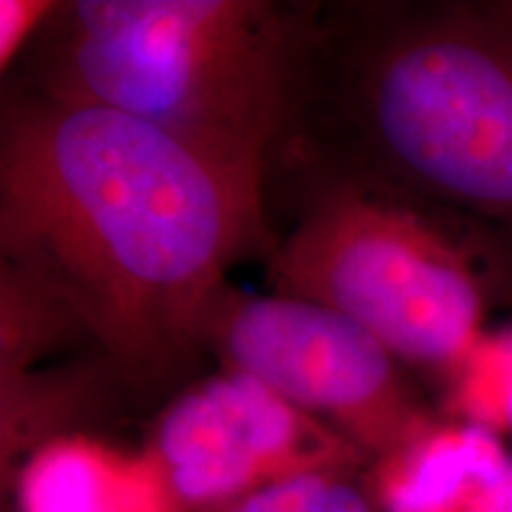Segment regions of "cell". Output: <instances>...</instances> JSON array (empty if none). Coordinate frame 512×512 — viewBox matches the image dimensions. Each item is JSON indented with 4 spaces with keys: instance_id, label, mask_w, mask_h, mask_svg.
Returning <instances> with one entry per match:
<instances>
[{
    "instance_id": "cell-7",
    "label": "cell",
    "mask_w": 512,
    "mask_h": 512,
    "mask_svg": "<svg viewBox=\"0 0 512 512\" xmlns=\"http://www.w3.org/2000/svg\"><path fill=\"white\" fill-rule=\"evenodd\" d=\"M498 434L470 422H434L375 460L370 496L380 512H479L508 472Z\"/></svg>"
},
{
    "instance_id": "cell-5",
    "label": "cell",
    "mask_w": 512,
    "mask_h": 512,
    "mask_svg": "<svg viewBox=\"0 0 512 512\" xmlns=\"http://www.w3.org/2000/svg\"><path fill=\"white\" fill-rule=\"evenodd\" d=\"M207 351L344 434L366 458H387L437 422L399 358L323 304L228 287L211 313Z\"/></svg>"
},
{
    "instance_id": "cell-2",
    "label": "cell",
    "mask_w": 512,
    "mask_h": 512,
    "mask_svg": "<svg viewBox=\"0 0 512 512\" xmlns=\"http://www.w3.org/2000/svg\"><path fill=\"white\" fill-rule=\"evenodd\" d=\"M273 157L512 230V22L496 3H316Z\"/></svg>"
},
{
    "instance_id": "cell-10",
    "label": "cell",
    "mask_w": 512,
    "mask_h": 512,
    "mask_svg": "<svg viewBox=\"0 0 512 512\" xmlns=\"http://www.w3.org/2000/svg\"><path fill=\"white\" fill-rule=\"evenodd\" d=\"M354 470H318L275 482L214 512H380Z\"/></svg>"
},
{
    "instance_id": "cell-4",
    "label": "cell",
    "mask_w": 512,
    "mask_h": 512,
    "mask_svg": "<svg viewBox=\"0 0 512 512\" xmlns=\"http://www.w3.org/2000/svg\"><path fill=\"white\" fill-rule=\"evenodd\" d=\"M292 226L268 252L273 292L335 309L401 363L448 375L484 335V280L418 204L292 159H268Z\"/></svg>"
},
{
    "instance_id": "cell-3",
    "label": "cell",
    "mask_w": 512,
    "mask_h": 512,
    "mask_svg": "<svg viewBox=\"0 0 512 512\" xmlns=\"http://www.w3.org/2000/svg\"><path fill=\"white\" fill-rule=\"evenodd\" d=\"M316 3L60 0L5 86L107 107L264 178Z\"/></svg>"
},
{
    "instance_id": "cell-13",
    "label": "cell",
    "mask_w": 512,
    "mask_h": 512,
    "mask_svg": "<svg viewBox=\"0 0 512 512\" xmlns=\"http://www.w3.org/2000/svg\"><path fill=\"white\" fill-rule=\"evenodd\" d=\"M496 5H498V10H501L503 15L512 22V0H508V3H496Z\"/></svg>"
},
{
    "instance_id": "cell-8",
    "label": "cell",
    "mask_w": 512,
    "mask_h": 512,
    "mask_svg": "<svg viewBox=\"0 0 512 512\" xmlns=\"http://www.w3.org/2000/svg\"><path fill=\"white\" fill-rule=\"evenodd\" d=\"M22 512H181L150 453H124L86 434L50 439L19 475Z\"/></svg>"
},
{
    "instance_id": "cell-9",
    "label": "cell",
    "mask_w": 512,
    "mask_h": 512,
    "mask_svg": "<svg viewBox=\"0 0 512 512\" xmlns=\"http://www.w3.org/2000/svg\"><path fill=\"white\" fill-rule=\"evenodd\" d=\"M451 413L489 432H512V328L484 335L446 377Z\"/></svg>"
},
{
    "instance_id": "cell-12",
    "label": "cell",
    "mask_w": 512,
    "mask_h": 512,
    "mask_svg": "<svg viewBox=\"0 0 512 512\" xmlns=\"http://www.w3.org/2000/svg\"><path fill=\"white\" fill-rule=\"evenodd\" d=\"M479 512H512V458L505 477L498 482L496 489L491 491Z\"/></svg>"
},
{
    "instance_id": "cell-6",
    "label": "cell",
    "mask_w": 512,
    "mask_h": 512,
    "mask_svg": "<svg viewBox=\"0 0 512 512\" xmlns=\"http://www.w3.org/2000/svg\"><path fill=\"white\" fill-rule=\"evenodd\" d=\"M145 451L181 512H214L283 479L368 460L323 420L228 368L166 403Z\"/></svg>"
},
{
    "instance_id": "cell-11",
    "label": "cell",
    "mask_w": 512,
    "mask_h": 512,
    "mask_svg": "<svg viewBox=\"0 0 512 512\" xmlns=\"http://www.w3.org/2000/svg\"><path fill=\"white\" fill-rule=\"evenodd\" d=\"M60 0H0V72L17 67L55 15Z\"/></svg>"
},
{
    "instance_id": "cell-1",
    "label": "cell",
    "mask_w": 512,
    "mask_h": 512,
    "mask_svg": "<svg viewBox=\"0 0 512 512\" xmlns=\"http://www.w3.org/2000/svg\"><path fill=\"white\" fill-rule=\"evenodd\" d=\"M271 247L264 178L128 114L5 86L0 266L69 313L121 389L181 380L230 268Z\"/></svg>"
}]
</instances>
